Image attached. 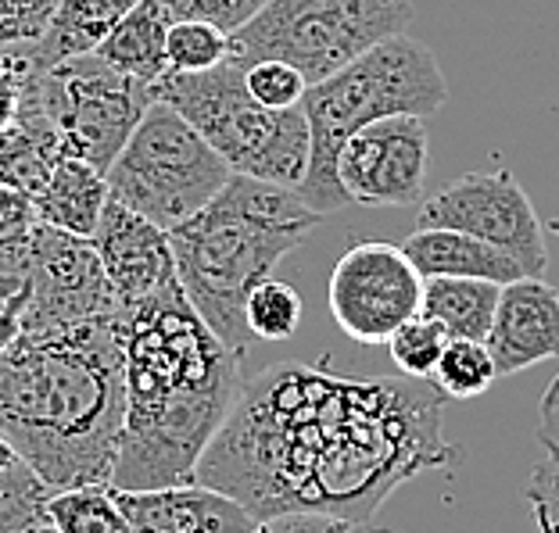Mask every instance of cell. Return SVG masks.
Returning a JSON list of instances; mask_svg holds the SVG:
<instances>
[{"mask_svg":"<svg viewBox=\"0 0 559 533\" xmlns=\"http://www.w3.org/2000/svg\"><path fill=\"white\" fill-rule=\"evenodd\" d=\"M449 100V83L435 50L413 40L409 33L366 50L348 69L334 72L323 83H312L301 97L309 119L312 155L298 197L316 215H334L352 201L337 183V155L362 125L388 116H438Z\"/></svg>","mask_w":559,"mask_h":533,"instance_id":"cell-5","label":"cell"},{"mask_svg":"<svg viewBox=\"0 0 559 533\" xmlns=\"http://www.w3.org/2000/svg\"><path fill=\"white\" fill-rule=\"evenodd\" d=\"M538 444L549 459H559V373L552 376V384L545 387V398L538 409Z\"/></svg>","mask_w":559,"mask_h":533,"instance_id":"cell-37","label":"cell"},{"mask_svg":"<svg viewBox=\"0 0 559 533\" xmlns=\"http://www.w3.org/2000/svg\"><path fill=\"white\" fill-rule=\"evenodd\" d=\"M524 498L531 505L538 533H559V459H545L535 465Z\"/></svg>","mask_w":559,"mask_h":533,"instance_id":"cell-33","label":"cell"},{"mask_svg":"<svg viewBox=\"0 0 559 533\" xmlns=\"http://www.w3.org/2000/svg\"><path fill=\"white\" fill-rule=\"evenodd\" d=\"M245 319L255 340H270V344L273 340H287L298 334V326L305 319V301L284 279L265 276L259 287H251Z\"/></svg>","mask_w":559,"mask_h":533,"instance_id":"cell-26","label":"cell"},{"mask_svg":"<svg viewBox=\"0 0 559 533\" xmlns=\"http://www.w3.org/2000/svg\"><path fill=\"white\" fill-rule=\"evenodd\" d=\"M108 197L111 194L105 172L94 169L83 158H61L58 169L50 172V180L40 186V194L33 197V205H36V219L44 226H55V230L91 240Z\"/></svg>","mask_w":559,"mask_h":533,"instance_id":"cell-20","label":"cell"},{"mask_svg":"<svg viewBox=\"0 0 559 533\" xmlns=\"http://www.w3.org/2000/svg\"><path fill=\"white\" fill-rule=\"evenodd\" d=\"M29 255V301L22 308V329L72 326L119 312L105 265L86 237H72L55 226L36 222L25 240Z\"/></svg>","mask_w":559,"mask_h":533,"instance_id":"cell-12","label":"cell"},{"mask_svg":"<svg viewBox=\"0 0 559 533\" xmlns=\"http://www.w3.org/2000/svg\"><path fill=\"white\" fill-rule=\"evenodd\" d=\"M151 100L176 108L209 140L234 175L298 190L312 155L309 119L298 108H262L245 83V65L226 58L205 72H165Z\"/></svg>","mask_w":559,"mask_h":533,"instance_id":"cell-6","label":"cell"},{"mask_svg":"<svg viewBox=\"0 0 559 533\" xmlns=\"http://www.w3.org/2000/svg\"><path fill=\"white\" fill-rule=\"evenodd\" d=\"M136 533H259V516L201 480L158 490H116Z\"/></svg>","mask_w":559,"mask_h":533,"instance_id":"cell-16","label":"cell"},{"mask_svg":"<svg viewBox=\"0 0 559 533\" xmlns=\"http://www.w3.org/2000/svg\"><path fill=\"white\" fill-rule=\"evenodd\" d=\"M126 419L119 312L19 329L0 351V437L55 490L105 487Z\"/></svg>","mask_w":559,"mask_h":533,"instance_id":"cell-3","label":"cell"},{"mask_svg":"<svg viewBox=\"0 0 559 533\" xmlns=\"http://www.w3.org/2000/svg\"><path fill=\"white\" fill-rule=\"evenodd\" d=\"M245 83L262 108H298L305 90H309V80H305L295 65L276 61V58L245 65Z\"/></svg>","mask_w":559,"mask_h":533,"instance_id":"cell-29","label":"cell"},{"mask_svg":"<svg viewBox=\"0 0 559 533\" xmlns=\"http://www.w3.org/2000/svg\"><path fill=\"white\" fill-rule=\"evenodd\" d=\"M29 301V255L22 247H0V319L19 315Z\"/></svg>","mask_w":559,"mask_h":533,"instance_id":"cell-36","label":"cell"},{"mask_svg":"<svg viewBox=\"0 0 559 533\" xmlns=\"http://www.w3.org/2000/svg\"><path fill=\"white\" fill-rule=\"evenodd\" d=\"M402 251L424 279L460 276V279H491V283L506 287L513 279L527 276L524 265L513 255L455 230H416L402 240Z\"/></svg>","mask_w":559,"mask_h":533,"instance_id":"cell-17","label":"cell"},{"mask_svg":"<svg viewBox=\"0 0 559 533\" xmlns=\"http://www.w3.org/2000/svg\"><path fill=\"white\" fill-rule=\"evenodd\" d=\"M36 205L19 186L0 183V247H22L36 230Z\"/></svg>","mask_w":559,"mask_h":533,"instance_id":"cell-34","label":"cell"},{"mask_svg":"<svg viewBox=\"0 0 559 533\" xmlns=\"http://www.w3.org/2000/svg\"><path fill=\"white\" fill-rule=\"evenodd\" d=\"M427 158L424 119L388 116L348 136L337 155V183L352 205L405 208L424 197Z\"/></svg>","mask_w":559,"mask_h":533,"instance_id":"cell-13","label":"cell"},{"mask_svg":"<svg viewBox=\"0 0 559 533\" xmlns=\"http://www.w3.org/2000/svg\"><path fill=\"white\" fill-rule=\"evenodd\" d=\"M47 526L58 533H136L111 484L55 490L47 501Z\"/></svg>","mask_w":559,"mask_h":533,"instance_id":"cell-24","label":"cell"},{"mask_svg":"<svg viewBox=\"0 0 559 533\" xmlns=\"http://www.w3.org/2000/svg\"><path fill=\"white\" fill-rule=\"evenodd\" d=\"M444 398L430 379H345L284 362L245 390L198 462V480L259 519L330 512L370 523L391 490L460 448L444 440Z\"/></svg>","mask_w":559,"mask_h":533,"instance_id":"cell-1","label":"cell"},{"mask_svg":"<svg viewBox=\"0 0 559 533\" xmlns=\"http://www.w3.org/2000/svg\"><path fill=\"white\" fill-rule=\"evenodd\" d=\"M97 258L105 265L108 287L116 294L119 308H130L136 301L162 294L176 279V258L169 244V230H162L140 211L126 208L122 201L108 197L100 222L91 237Z\"/></svg>","mask_w":559,"mask_h":533,"instance_id":"cell-14","label":"cell"},{"mask_svg":"<svg viewBox=\"0 0 559 533\" xmlns=\"http://www.w3.org/2000/svg\"><path fill=\"white\" fill-rule=\"evenodd\" d=\"M50 487L0 437V533H36L47 526Z\"/></svg>","mask_w":559,"mask_h":533,"instance_id":"cell-23","label":"cell"},{"mask_svg":"<svg viewBox=\"0 0 559 533\" xmlns=\"http://www.w3.org/2000/svg\"><path fill=\"white\" fill-rule=\"evenodd\" d=\"M416 222V230H455L485 240L513 255L527 276H545L549 269L542 219L510 169L469 172L444 183L419 205Z\"/></svg>","mask_w":559,"mask_h":533,"instance_id":"cell-10","label":"cell"},{"mask_svg":"<svg viewBox=\"0 0 559 533\" xmlns=\"http://www.w3.org/2000/svg\"><path fill=\"white\" fill-rule=\"evenodd\" d=\"M36 533H58V530H50V526H40V530H36Z\"/></svg>","mask_w":559,"mask_h":533,"instance_id":"cell-38","label":"cell"},{"mask_svg":"<svg viewBox=\"0 0 559 533\" xmlns=\"http://www.w3.org/2000/svg\"><path fill=\"white\" fill-rule=\"evenodd\" d=\"M413 0H270L251 22L230 33V58L287 61L305 80L323 83L366 50L402 36Z\"/></svg>","mask_w":559,"mask_h":533,"instance_id":"cell-7","label":"cell"},{"mask_svg":"<svg viewBox=\"0 0 559 533\" xmlns=\"http://www.w3.org/2000/svg\"><path fill=\"white\" fill-rule=\"evenodd\" d=\"M485 344L499 376H513L538 362L559 359V290L542 276L506 283Z\"/></svg>","mask_w":559,"mask_h":533,"instance_id":"cell-15","label":"cell"},{"mask_svg":"<svg viewBox=\"0 0 559 533\" xmlns=\"http://www.w3.org/2000/svg\"><path fill=\"white\" fill-rule=\"evenodd\" d=\"M33 40L0 47V133L19 119L22 111V86L29 72H44L33 58Z\"/></svg>","mask_w":559,"mask_h":533,"instance_id":"cell-31","label":"cell"},{"mask_svg":"<svg viewBox=\"0 0 559 533\" xmlns=\"http://www.w3.org/2000/svg\"><path fill=\"white\" fill-rule=\"evenodd\" d=\"M502 287L491 279H460V276H430L424 279V304L419 315L444 326L452 340H488L495 323Z\"/></svg>","mask_w":559,"mask_h":533,"instance_id":"cell-22","label":"cell"},{"mask_svg":"<svg viewBox=\"0 0 559 533\" xmlns=\"http://www.w3.org/2000/svg\"><path fill=\"white\" fill-rule=\"evenodd\" d=\"M259 533H377L370 523H355L330 512H280L259 519Z\"/></svg>","mask_w":559,"mask_h":533,"instance_id":"cell-35","label":"cell"},{"mask_svg":"<svg viewBox=\"0 0 559 533\" xmlns=\"http://www.w3.org/2000/svg\"><path fill=\"white\" fill-rule=\"evenodd\" d=\"M58 0H0V47L36 40Z\"/></svg>","mask_w":559,"mask_h":533,"instance_id":"cell-32","label":"cell"},{"mask_svg":"<svg viewBox=\"0 0 559 533\" xmlns=\"http://www.w3.org/2000/svg\"><path fill=\"white\" fill-rule=\"evenodd\" d=\"M126 359V419L116 490H158L198 480V462L245 390L240 354L173 283L119 308Z\"/></svg>","mask_w":559,"mask_h":533,"instance_id":"cell-2","label":"cell"},{"mask_svg":"<svg viewBox=\"0 0 559 533\" xmlns=\"http://www.w3.org/2000/svg\"><path fill=\"white\" fill-rule=\"evenodd\" d=\"M25 86L58 130L66 158H83L100 172H108L151 108V83L116 72L97 54L33 72Z\"/></svg>","mask_w":559,"mask_h":533,"instance_id":"cell-9","label":"cell"},{"mask_svg":"<svg viewBox=\"0 0 559 533\" xmlns=\"http://www.w3.org/2000/svg\"><path fill=\"white\" fill-rule=\"evenodd\" d=\"M173 22H212L215 29L237 33L251 22L270 0H162Z\"/></svg>","mask_w":559,"mask_h":533,"instance_id":"cell-30","label":"cell"},{"mask_svg":"<svg viewBox=\"0 0 559 533\" xmlns=\"http://www.w3.org/2000/svg\"><path fill=\"white\" fill-rule=\"evenodd\" d=\"M495 379H499V370L485 340H449L430 384L444 398H480Z\"/></svg>","mask_w":559,"mask_h":533,"instance_id":"cell-25","label":"cell"},{"mask_svg":"<svg viewBox=\"0 0 559 533\" xmlns=\"http://www.w3.org/2000/svg\"><path fill=\"white\" fill-rule=\"evenodd\" d=\"M230 165L180 111L151 100L119 158L108 165V194L162 230H176L230 183Z\"/></svg>","mask_w":559,"mask_h":533,"instance_id":"cell-8","label":"cell"},{"mask_svg":"<svg viewBox=\"0 0 559 533\" xmlns=\"http://www.w3.org/2000/svg\"><path fill=\"white\" fill-rule=\"evenodd\" d=\"M320 219L323 215L305 205L298 190L230 175L205 208L169 230L176 279L187 301L240 359L255 344L245 319L251 287L273 276Z\"/></svg>","mask_w":559,"mask_h":533,"instance_id":"cell-4","label":"cell"},{"mask_svg":"<svg viewBox=\"0 0 559 533\" xmlns=\"http://www.w3.org/2000/svg\"><path fill=\"white\" fill-rule=\"evenodd\" d=\"M326 304L355 344H388L399 326L419 315L424 276L405 258L402 244L359 240L330 272Z\"/></svg>","mask_w":559,"mask_h":533,"instance_id":"cell-11","label":"cell"},{"mask_svg":"<svg viewBox=\"0 0 559 533\" xmlns=\"http://www.w3.org/2000/svg\"><path fill=\"white\" fill-rule=\"evenodd\" d=\"M140 0H58L44 25V33L29 44L40 69L58 61L94 54L100 40L130 15Z\"/></svg>","mask_w":559,"mask_h":533,"instance_id":"cell-19","label":"cell"},{"mask_svg":"<svg viewBox=\"0 0 559 533\" xmlns=\"http://www.w3.org/2000/svg\"><path fill=\"white\" fill-rule=\"evenodd\" d=\"M173 15L162 0H140L116 29H111L94 54L108 61L122 75H133L140 83H155L169 72V54H165V36H169Z\"/></svg>","mask_w":559,"mask_h":533,"instance_id":"cell-21","label":"cell"},{"mask_svg":"<svg viewBox=\"0 0 559 533\" xmlns=\"http://www.w3.org/2000/svg\"><path fill=\"white\" fill-rule=\"evenodd\" d=\"M165 54H169V72H205L230 58V33L215 29L212 22H173Z\"/></svg>","mask_w":559,"mask_h":533,"instance_id":"cell-27","label":"cell"},{"mask_svg":"<svg viewBox=\"0 0 559 533\" xmlns=\"http://www.w3.org/2000/svg\"><path fill=\"white\" fill-rule=\"evenodd\" d=\"M29 75H25V80H29ZM61 158H66V150H61L58 130L44 116V108L36 105L29 86H22L19 119L0 133V183L19 186L29 197H36L40 186L50 180V172L58 169Z\"/></svg>","mask_w":559,"mask_h":533,"instance_id":"cell-18","label":"cell"},{"mask_svg":"<svg viewBox=\"0 0 559 533\" xmlns=\"http://www.w3.org/2000/svg\"><path fill=\"white\" fill-rule=\"evenodd\" d=\"M449 334L444 326L427 319V315H413L409 323L395 329V337L388 340V351H391V362L395 370L409 379H430L441 362V351L449 344Z\"/></svg>","mask_w":559,"mask_h":533,"instance_id":"cell-28","label":"cell"}]
</instances>
